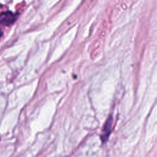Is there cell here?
<instances>
[{
    "label": "cell",
    "mask_w": 157,
    "mask_h": 157,
    "mask_svg": "<svg viewBox=\"0 0 157 157\" xmlns=\"http://www.w3.org/2000/svg\"><path fill=\"white\" fill-rule=\"evenodd\" d=\"M112 116H109L108 118L107 119L104 126L103 127L102 132L101 134V139L102 142H105L108 139L109 134L111 131V127H112Z\"/></svg>",
    "instance_id": "obj_1"
},
{
    "label": "cell",
    "mask_w": 157,
    "mask_h": 157,
    "mask_svg": "<svg viewBox=\"0 0 157 157\" xmlns=\"http://www.w3.org/2000/svg\"><path fill=\"white\" fill-rule=\"evenodd\" d=\"M15 20V16L11 12H6L0 15V24L7 25L12 23Z\"/></svg>",
    "instance_id": "obj_2"
},
{
    "label": "cell",
    "mask_w": 157,
    "mask_h": 157,
    "mask_svg": "<svg viewBox=\"0 0 157 157\" xmlns=\"http://www.w3.org/2000/svg\"><path fill=\"white\" fill-rule=\"evenodd\" d=\"M1 35H2V31H1V29H0V37H1Z\"/></svg>",
    "instance_id": "obj_3"
}]
</instances>
